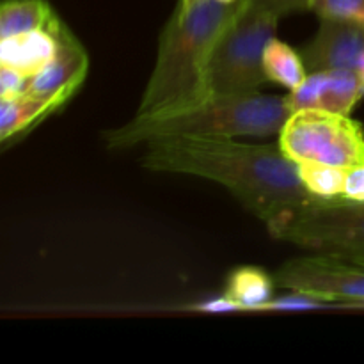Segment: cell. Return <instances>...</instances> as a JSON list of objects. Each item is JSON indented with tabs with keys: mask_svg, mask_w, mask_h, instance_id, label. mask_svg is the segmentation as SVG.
<instances>
[{
	"mask_svg": "<svg viewBox=\"0 0 364 364\" xmlns=\"http://www.w3.org/2000/svg\"><path fill=\"white\" fill-rule=\"evenodd\" d=\"M146 146L142 167L217 181L267 226L315 198L279 144H244L233 137H164Z\"/></svg>",
	"mask_w": 364,
	"mask_h": 364,
	"instance_id": "6da1fadb",
	"label": "cell"
},
{
	"mask_svg": "<svg viewBox=\"0 0 364 364\" xmlns=\"http://www.w3.org/2000/svg\"><path fill=\"white\" fill-rule=\"evenodd\" d=\"M238 2L180 0L160 34L155 68L135 116L174 112L206 98V68Z\"/></svg>",
	"mask_w": 364,
	"mask_h": 364,
	"instance_id": "7a4b0ae2",
	"label": "cell"
},
{
	"mask_svg": "<svg viewBox=\"0 0 364 364\" xmlns=\"http://www.w3.org/2000/svg\"><path fill=\"white\" fill-rule=\"evenodd\" d=\"M291 116L283 96L224 95L159 116H135L123 127L103 132L109 149H127L164 137H267L279 135Z\"/></svg>",
	"mask_w": 364,
	"mask_h": 364,
	"instance_id": "3957f363",
	"label": "cell"
},
{
	"mask_svg": "<svg viewBox=\"0 0 364 364\" xmlns=\"http://www.w3.org/2000/svg\"><path fill=\"white\" fill-rule=\"evenodd\" d=\"M279 16L251 0H240L217 39L205 77V95H255L267 80L263 52L276 38Z\"/></svg>",
	"mask_w": 364,
	"mask_h": 364,
	"instance_id": "277c9868",
	"label": "cell"
},
{
	"mask_svg": "<svg viewBox=\"0 0 364 364\" xmlns=\"http://www.w3.org/2000/svg\"><path fill=\"white\" fill-rule=\"evenodd\" d=\"M274 238L364 267V203L313 198L269 224Z\"/></svg>",
	"mask_w": 364,
	"mask_h": 364,
	"instance_id": "5b68a950",
	"label": "cell"
},
{
	"mask_svg": "<svg viewBox=\"0 0 364 364\" xmlns=\"http://www.w3.org/2000/svg\"><path fill=\"white\" fill-rule=\"evenodd\" d=\"M279 148L291 162L350 169L364 162V130L350 116L318 109L294 110L279 132Z\"/></svg>",
	"mask_w": 364,
	"mask_h": 364,
	"instance_id": "8992f818",
	"label": "cell"
},
{
	"mask_svg": "<svg viewBox=\"0 0 364 364\" xmlns=\"http://www.w3.org/2000/svg\"><path fill=\"white\" fill-rule=\"evenodd\" d=\"M306 68L354 70L364 77V23L320 18L315 38L302 48Z\"/></svg>",
	"mask_w": 364,
	"mask_h": 364,
	"instance_id": "52a82bcc",
	"label": "cell"
},
{
	"mask_svg": "<svg viewBox=\"0 0 364 364\" xmlns=\"http://www.w3.org/2000/svg\"><path fill=\"white\" fill-rule=\"evenodd\" d=\"M364 96V77L354 70H316L287 96L294 110L318 109L350 116Z\"/></svg>",
	"mask_w": 364,
	"mask_h": 364,
	"instance_id": "ba28073f",
	"label": "cell"
},
{
	"mask_svg": "<svg viewBox=\"0 0 364 364\" xmlns=\"http://www.w3.org/2000/svg\"><path fill=\"white\" fill-rule=\"evenodd\" d=\"M89 57L73 32L60 25L59 48L41 71L28 78V95L70 102L87 77Z\"/></svg>",
	"mask_w": 364,
	"mask_h": 364,
	"instance_id": "9c48e42d",
	"label": "cell"
},
{
	"mask_svg": "<svg viewBox=\"0 0 364 364\" xmlns=\"http://www.w3.org/2000/svg\"><path fill=\"white\" fill-rule=\"evenodd\" d=\"M60 25H63V21L59 18L50 28L2 38L0 66L13 68V70L27 75V77H34L57 53Z\"/></svg>",
	"mask_w": 364,
	"mask_h": 364,
	"instance_id": "30bf717a",
	"label": "cell"
},
{
	"mask_svg": "<svg viewBox=\"0 0 364 364\" xmlns=\"http://www.w3.org/2000/svg\"><path fill=\"white\" fill-rule=\"evenodd\" d=\"M66 102L57 98H41V96L25 95L16 98H2L0 102V141L7 144L9 141L21 137L32 128L38 127L43 119L52 116Z\"/></svg>",
	"mask_w": 364,
	"mask_h": 364,
	"instance_id": "8fae6325",
	"label": "cell"
},
{
	"mask_svg": "<svg viewBox=\"0 0 364 364\" xmlns=\"http://www.w3.org/2000/svg\"><path fill=\"white\" fill-rule=\"evenodd\" d=\"M59 20L46 0H2L0 38L50 28Z\"/></svg>",
	"mask_w": 364,
	"mask_h": 364,
	"instance_id": "7c38bea8",
	"label": "cell"
},
{
	"mask_svg": "<svg viewBox=\"0 0 364 364\" xmlns=\"http://www.w3.org/2000/svg\"><path fill=\"white\" fill-rule=\"evenodd\" d=\"M274 277L258 267H240L228 277L226 295L238 309H265L274 297Z\"/></svg>",
	"mask_w": 364,
	"mask_h": 364,
	"instance_id": "4fadbf2b",
	"label": "cell"
},
{
	"mask_svg": "<svg viewBox=\"0 0 364 364\" xmlns=\"http://www.w3.org/2000/svg\"><path fill=\"white\" fill-rule=\"evenodd\" d=\"M263 71L267 80L295 91L306 80V64L301 53L281 39L272 38L263 52Z\"/></svg>",
	"mask_w": 364,
	"mask_h": 364,
	"instance_id": "5bb4252c",
	"label": "cell"
},
{
	"mask_svg": "<svg viewBox=\"0 0 364 364\" xmlns=\"http://www.w3.org/2000/svg\"><path fill=\"white\" fill-rule=\"evenodd\" d=\"M297 173L301 176L302 185L311 196L320 199H338L343 198L345 174L347 169L326 164L302 162L297 164Z\"/></svg>",
	"mask_w": 364,
	"mask_h": 364,
	"instance_id": "9a60e30c",
	"label": "cell"
},
{
	"mask_svg": "<svg viewBox=\"0 0 364 364\" xmlns=\"http://www.w3.org/2000/svg\"><path fill=\"white\" fill-rule=\"evenodd\" d=\"M309 9L320 18L364 23V0H309Z\"/></svg>",
	"mask_w": 364,
	"mask_h": 364,
	"instance_id": "2e32d148",
	"label": "cell"
},
{
	"mask_svg": "<svg viewBox=\"0 0 364 364\" xmlns=\"http://www.w3.org/2000/svg\"><path fill=\"white\" fill-rule=\"evenodd\" d=\"M28 78L21 71L0 66V98H16L27 92Z\"/></svg>",
	"mask_w": 364,
	"mask_h": 364,
	"instance_id": "e0dca14e",
	"label": "cell"
},
{
	"mask_svg": "<svg viewBox=\"0 0 364 364\" xmlns=\"http://www.w3.org/2000/svg\"><path fill=\"white\" fill-rule=\"evenodd\" d=\"M343 198L364 203V162L347 169Z\"/></svg>",
	"mask_w": 364,
	"mask_h": 364,
	"instance_id": "ac0fdd59",
	"label": "cell"
},
{
	"mask_svg": "<svg viewBox=\"0 0 364 364\" xmlns=\"http://www.w3.org/2000/svg\"><path fill=\"white\" fill-rule=\"evenodd\" d=\"M322 302L323 301L311 297V295L301 294V291H291V295H288V297L270 301L265 309H308L316 308V306H320Z\"/></svg>",
	"mask_w": 364,
	"mask_h": 364,
	"instance_id": "d6986e66",
	"label": "cell"
},
{
	"mask_svg": "<svg viewBox=\"0 0 364 364\" xmlns=\"http://www.w3.org/2000/svg\"><path fill=\"white\" fill-rule=\"evenodd\" d=\"M251 2L277 14L279 18L288 13H295V11L309 9V0H251Z\"/></svg>",
	"mask_w": 364,
	"mask_h": 364,
	"instance_id": "ffe728a7",
	"label": "cell"
},
{
	"mask_svg": "<svg viewBox=\"0 0 364 364\" xmlns=\"http://www.w3.org/2000/svg\"><path fill=\"white\" fill-rule=\"evenodd\" d=\"M198 309H203V311H237L238 306L224 295L223 299H217V301H210L206 302V304H201Z\"/></svg>",
	"mask_w": 364,
	"mask_h": 364,
	"instance_id": "44dd1931",
	"label": "cell"
},
{
	"mask_svg": "<svg viewBox=\"0 0 364 364\" xmlns=\"http://www.w3.org/2000/svg\"><path fill=\"white\" fill-rule=\"evenodd\" d=\"M220 2H226V4H235V2H238V0H220Z\"/></svg>",
	"mask_w": 364,
	"mask_h": 364,
	"instance_id": "7402d4cb",
	"label": "cell"
}]
</instances>
